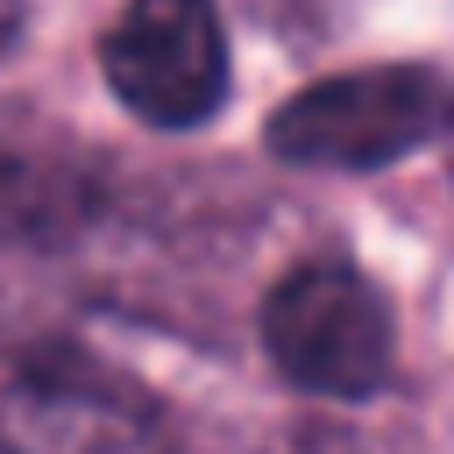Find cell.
<instances>
[{"label": "cell", "mask_w": 454, "mask_h": 454, "mask_svg": "<svg viewBox=\"0 0 454 454\" xmlns=\"http://www.w3.org/2000/svg\"><path fill=\"white\" fill-rule=\"evenodd\" d=\"M0 454H170V419L135 376L71 340H7Z\"/></svg>", "instance_id": "6da1fadb"}, {"label": "cell", "mask_w": 454, "mask_h": 454, "mask_svg": "<svg viewBox=\"0 0 454 454\" xmlns=\"http://www.w3.org/2000/svg\"><path fill=\"white\" fill-rule=\"evenodd\" d=\"M447 121V85L433 64H369L305 85L262 128L270 156L305 170H376L426 149Z\"/></svg>", "instance_id": "7a4b0ae2"}, {"label": "cell", "mask_w": 454, "mask_h": 454, "mask_svg": "<svg viewBox=\"0 0 454 454\" xmlns=\"http://www.w3.org/2000/svg\"><path fill=\"white\" fill-rule=\"evenodd\" d=\"M262 348L284 383L312 397H376L390 383L397 326L383 291L348 262H298L262 298Z\"/></svg>", "instance_id": "3957f363"}, {"label": "cell", "mask_w": 454, "mask_h": 454, "mask_svg": "<svg viewBox=\"0 0 454 454\" xmlns=\"http://www.w3.org/2000/svg\"><path fill=\"white\" fill-rule=\"evenodd\" d=\"M114 99L149 128H199L227 99V28L213 0H128L99 35Z\"/></svg>", "instance_id": "277c9868"}, {"label": "cell", "mask_w": 454, "mask_h": 454, "mask_svg": "<svg viewBox=\"0 0 454 454\" xmlns=\"http://www.w3.org/2000/svg\"><path fill=\"white\" fill-rule=\"evenodd\" d=\"M106 213V163L50 121L0 114V241L57 248Z\"/></svg>", "instance_id": "5b68a950"}, {"label": "cell", "mask_w": 454, "mask_h": 454, "mask_svg": "<svg viewBox=\"0 0 454 454\" xmlns=\"http://www.w3.org/2000/svg\"><path fill=\"white\" fill-rule=\"evenodd\" d=\"M14 28H21V0H0V50L14 43Z\"/></svg>", "instance_id": "8992f818"}, {"label": "cell", "mask_w": 454, "mask_h": 454, "mask_svg": "<svg viewBox=\"0 0 454 454\" xmlns=\"http://www.w3.org/2000/svg\"><path fill=\"white\" fill-rule=\"evenodd\" d=\"M447 121H454V106H447Z\"/></svg>", "instance_id": "52a82bcc"}]
</instances>
